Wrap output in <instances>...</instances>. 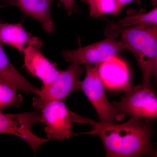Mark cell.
I'll use <instances>...</instances> for the list:
<instances>
[{
	"instance_id": "6da1fadb",
	"label": "cell",
	"mask_w": 157,
	"mask_h": 157,
	"mask_svg": "<svg viewBox=\"0 0 157 157\" xmlns=\"http://www.w3.org/2000/svg\"><path fill=\"white\" fill-rule=\"evenodd\" d=\"M72 122L88 124L93 130L79 134L96 135L104 144L106 156L108 157L155 156L151 137L153 120L130 118L120 124L96 121L83 117L70 110Z\"/></svg>"
},
{
	"instance_id": "7a4b0ae2",
	"label": "cell",
	"mask_w": 157,
	"mask_h": 157,
	"mask_svg": "<svg viewBox=\"0 0 157 157\" xmlns=\"http://www.w3.org/2000/svg\"><path fill=\"white\" fill-rule=\"evenodd\" d=\"M119 34L121 42L137 59L143 76L142 84L151 86L152 66L157 55V25L140 23L118 29L111 35Z\"/></svg>"
},
{
	"instance_id": "3957f363",
	"label": "cell",
	"mask_w": 157,
	"mask_h": 157,
	"mask_svg": "<svg viewBox=\"0 0 157 157\" xmlns=\"http://www.w3.org/2000/svg\"><path fill=\"white\" fill-rule=\"evenodd\" d=\"M86 74L81 81V89L96 109L100 121L113 123L123 120L125 114L107 99L104 85L98 71V65L85 64Z\"/></svg>"
},
{
	"instance_id": "277c9868",
	"label": "cell",
	"mask_w": 157,
	"mask_h": 157,
	"mask_svg": "<svg viewBox=\"0 0 157 157\" xmlns=\"http://www.w3.org/2000/svg\"><path fill=\"white\" fill-rule=\"evenodd\" d=\"M83 70L82 64L73 63L67 70H59L57 76L50 84L42 86L38 98L33 99L34 108L40 110L51 101H64L71 93L81 89L79 78Z\"/></svg>"
},
{
	"instance_id": "5b68a950",
	"label": "cell",
	"mask_w": 157,
	"mask_h": 157,
	"mask_svg": "<svg viewBox=\"0 0 157 157\" xmlns=\"http://www.w3.org/2000/svg\"><path fill=\"white\" fill-rule=\"evenodd\" d=\"M125 91L120 101L113 103L118 110L132 117L157 118V96L151 86L131 85Z\"/></svg>"
},
{
	"instance_id": "8992f818",
	"label": "cell",
	"mask_w": 157,
	"mask_h": 157,
	"mask_svg": "<svg viewBox=\"0 0 157 157\" xmlns=\"http://www.w3.org/2000/svg\"><path fill=\"white\" fill-rule=\"evenodd\" d=\"M42 123L41 114L38 111L19 114L0 112V133L15 135L25 140L36 153L47 138L38 137L33 133L34 125Z\"/></svg>"
},
{
	"instance_id": "52a82bcc",
	"label": "cell",
	"mask_w": 157,
	"mask_h": 157,
	"mask_svg": "<svg viewBox=\"0 0 157 157\" xmlns=\"http://www.w3.org/2000/svg\"><path fill=\"white\" fill-rule=\"evenodd\" d=\"M112 35L97 43L73 50H63V55L68 62L80 64L98 65L116 56L119 52L127 50L121 41Z\"/></svg>"
},
{
	"instance_id": "ba28073f",
	"label": "cell",
	"mask_w": 157,
	"mask_h": 157,
	"mask_svg": "<svg viewBox=\"0 0 157 157\" xmlns=\"http://www.w3.org/2000/svg\"><path fill=\"white\" fill-rule=\"evenodd\" d=\"M42 123L45 124L47 138L61 140L74 135L70 110L63 101L49 102L40 109Z\"/></svg>"
},
{
	"instance_id": "9c48e42d",
	"label": "cell",
	"mask_w": 157,
	"mask_h": 157,
	"mask_svg": "<svg viewBox=\"0 0 157 157\" xmlns=\"http://www.w3.org/2000/svg\"><path fill=\"white\" fill-rule=\"evenodd\" d=\"M43 43L38 37H32L22 51L24 66L29 72L41 79L43 86L50 84L58 74L55 64L46 58L41 52Z\"/></svg>"
},
{
	"instance_id": "30bf717a",
	"label": "cell",
	"mask_w": 157,
	"mask_h": 157,
	"mask_svg": "<svg viewBox=\"0 0 157 157\" xmlns=\"http://www.w3.org/2000/svg\"><path fill=\"white\" fill-rule=\"evenodd\" d=\"M98 71L103 84L109 89L126 91L131 86L128 67L116 56L99 64Z\"/></svg>"
},
{
	"instance_id": "8fae6325",
	"label": "cell",
	"mask_w": 157,
	"mask_h": 157,
	"mask_svg": "<svg viewBox=\"0 0 157 157\" xmlns=\"http://www.w3.org/2000/svg\"><path fill=\"white\" fill-rule=\"evenodd\" d=\"M54 0H14L13 6L17 7L26 17L37 20L44 30L52 34L55 30L52 19L51 5Z\"/></svg>"
},
{
	"instance_id": "7c38bea8",
	"label": "cell",
	"mask_w": 157,
	"mask_h": 157,
	"mask_svg": "<svg viewBox=\"0 0 157 157\" xmlns=\"http://www.w3.org/2000/svg\"><path fill=\"white\" fill-rule=\"evenodd\" d=\"M0 78L14 85L17 89L21 90L27 94H33L38 96L41 89L34 86L28 81L9 60L0 42Z\"/></svg>"
},
{
	"instance_id": "4fadbf2b",
	"label": "cell",
	"mask_w": 157,
	"mask_h": 157,
	"mask_svg": "<svg viewBox=\"0 0 157 157\" xmlns=\"http://www.w3.org/2000/svg\"><path fill=\"white\" fill-rule=\"evenodd\" d=\"M6 7L0 4V9ZM22 22L16 24L2 23L0 19V42L22 52L32 39V35L26 32Z\"/></svg>"
},
{
	"instance_id": "5bb4252c",
	"label": "cell",
	"mask_w": 157,
	"mask_h": 157,
	"mask_svg": "<svg viewBox=\"0 0 157 157\" xmlns=\"http://www.w3.org/2000/svg\"><path fill=\"white\" fill-rule=\"evenodd\" d=\"M141 22L150 23L157 25V6L148 12L129 14L126 17L119 20L117 22L108 26L107 33L109 35H112L118 29Z\"/></svg>"
},
{
	"instance_id": "9a60e30c",
	"label": "cell",
	"mask_w": 157,
	"mask_h": 157,
	"mask_svg": "<svg viewBox=\"0 0 157 157\" xmlns=\"http://www.w3.org/2000/svg\"><path fill=\"white\" fill-rule=\"evenodd\" d=\"M17 90L14 85L0 78V112L9 107H20L23 98Z\"/></svg>"
},
{
	"instance_id": "2e32d148",
	"label": "cell",
	"mask_w": 157,
	"mask_h": 157,
	"mask_svg": "<svg viewBox=\"0 0 157 157\" xmlns=\"http://www.w3.org/2000/svg\"><path fill=\"white\" fill-rule=\"evenodd\" d=\"M89 7L91 17L98 18L107 14H118L116 0H81Z\"/></svg>"
},
{
	"instance_id": "e0dca14e",
	"label": "cell",
	"mask_w": 157,
	"mask_h": 157,
	"mask_svg": "<svg viewBox=\"0 0 157 157\" xmlns=\"http://www.w3.org/2000/svg\"><path fill=\"white\" fill-rule=\"evenodd\" d=\"M64 7L69 16L78 11L77 6L75 4V0H59Z\"/></svg>"
},
{
	"instance_id": "ac0fdd59",
	"label": "cell",
	"mask_w": 157,
	"mask_h": 157,
	"mask_svg": "<svg viewBox=\"0 0 157 157\" xmlns=\"http://www.w3.org/2000/svg\"><path fill=\"white\" fill-rule=\"evenodd\" d=\"M151 76L154 78L155 84L157 86V55L155 58L152 66Z\"/></svg>"
},
{
	"instance_id": "d6986e66",
	"label": "cell",
	"mask_w": 157,
	"mask_h": 157,
	"mask_svg": "<svg viewBox=\"0 0 157 157\" xmlns=\"http://www.w3.org/2000/svg\"><path fill=\"white\" fill-rule=\"evenodd\" d=\"M117 3V10L118 13L121 11L122 9L129 3L134 2L135 0H116Z\"/></svg>"
},
{
	"instance_id": "ffe728a7",
	"label": "cell",
	"mask_w": 157,
	"mask_h": 157,
	"mask_svg": "<svg viewBox=\"0 0 157 157\" xmlns=\"http://www.w3.org/2000/svg\"><path fill=\"white\" fill-rule=\"evenodd\" d=\"M13 3L14 0H0V3H2L6 6H13Z\"/></svg>"
},
{
	"instance_id": "44dd1931",
	"label": "cell",
	"mask_w": 157,
	"mask_h": 157,
	"mask_svg": "<svg viewBox=\"0 0 157 157\" xmlns=\"http://www.w3.org/2000/svg\"><path fill=\"white\" fill-rule=\"evenodd\" d=\"M155 157H157V148L156 151Z\"/></svg>"
}]
</instances>
